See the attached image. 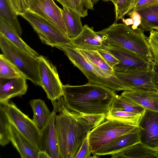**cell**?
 Wrapping results in <instances>:
<instances>
[{"instance_id":"cell-9","label":"cell","mask_w":158,"mask_h":158,"mask_svg":"<svg viewBox=\"0 0 158 158\" xmlns=\"http://www.w3.org/2000/svg\"><path fill=\"white\" fill-rule=\"evenodd\" d=\"M39 72L41 86L45 92L47 98L54 106L57 101L63 96V85L56 68L45 57L40 55Z\"/></svg>"},{"instance_id":"cell-1","label":"cell","mask_w":158,"mask_h":158,"mask_svg":"<svg viewBox=\"0 0 158 158\" xmlns=\"http://www.w3.org/2000/svg\"><path fill=\"white\" fill-rule=\"evenodd\" d=\"M63 88L65 106L70 110L81 114L106 115L117 95L115 91L96 84H67L63 85Z\"/></svg>"},{"instance_id":"cell-34","label":"cell","mask_w":158,"mask_h":158,"mask_svg":"<svg viewBox=\"0 0 158 158\" xmlns=\"http://www.w3.org/2000/svg\"><path fill=\"white\" fill-rule=\"evenodd\" d=\"M97 51L107 64L112 69L119 64L118 60L106 50L100 49Z\"/></svg>"},{"instance_id":"cell-26","label":"cell","mask_w":158,"mask_h":158,"mask_svg":"<svg viewBox=\"0 0 158 158\" xmlns=\"http://www.w3.org/2000/svg\"><path fill=\"white\" fill-rule=\"evenodd\" d=\"M18 16L9 0H0V17L5 20L21 37L22 30Z\"/></svg>"},{"instance_id":"cell-21","label":"cell","mask_w":158,"mask_h":158,"mask_svg":"<svg viewBox=\"0 0 158 158\" xmlns=\"http://www.w3.org/2000/svg\"><path fill=\"white\" fill-rule=\"evenodd\" d=\"M112 158H158V150L139 142L111 155Z\"/></svg>"},{"instance_id":"cell-27","label":"cell","mask_w":158,"mask_h":158,"mask_svg":"<svg viewBox=\"0 0 158 158\" xmlns=\"http://www.w3.org/2000/svg\"><path fill=\"white\" fill-rule=\"evenodd\" d=\"M142 114L111 107L106 115V119H115L138 126Z\"/></svg>"},{"instance_id":"cell-28","label":"cell","mask_w":158,"mask_h":158,"mask_svg":"<svg viewBox=\"0 0 158 158\" xmlns=\"http://www.w3.org/2000/svg\"><path fill=\"white\" fill-rule=\"evenodd\" d=\"M63 6L71 9L81 17L88 15V10L94 9V5L90 0H56Z\"/></svg>"},{"instance_id":"cell-13","label":"cell","mask_w":158,"mask_h":158,"mask_svg":"<svg viewBox=\"0 0 158 158\" xmlns=\"http://www.w3.org/2000/svg\"><path fill=\"white\" fill-rule=\"evenodd\" d=\"M138 126L140 142L158 150V112L145 109Z\"/></svg>"},{"instance_id":"cell-22","label":"cell","mask_w":158,"mask_h":158,"mask_svg":"<svg viewBox=\"0 0 158 158\" xmlns=\"http://www.w3.org/2000/svg\"><path fill=\"white\" fill-rule=\"evenodd\" d=\"M0 33L17 47L31 56L38 58L39 54L28 45L4 19L0 17Z\"/></svg>"},{"instance_id":"cell-17","label":"cell","mask_w":158,"mask_h":158,"mask_svg":"<svg viewBox=\"0 0 158 158\" xmlns=\"http://www.w3.org/2000/svg\"><path fill=\"white\" fill-rule=\"evenodd\" d=\"M140 142L137 126L131 131L118 137L92 153L97 156L111 155Z\"/></svg>"},{"instance_id":"cell-35","label":"cell","mask_w":158,"mask_h":158,"mask_svg":"<svg viewBox=\"0 0 158 158\" xmlns=\"http://www.w3.org/2000/svg\"><path fill=\"white\" fill-rule=\"evenodd\" d=\"M88 135L89 134L85 139L75 158H93L92 156H91L92 152L89 147Z\"/></svg>"},{"instance_id":"cell-25","label":"cell","mask_w":158,"mask_h":158,"mask_svg":"<svg viewBox=\"0 0 158 158\" xmlns=\"http://www.w3.org/2000/svg\"><path fill=\"white\" fill-rule=\"evenodd\" d=\"M29 103L33 113L32 120L41 131L47 123L51 112L44 101L40 99L31 100Z\"/></svg>"},{"instance_id":"cell-14","label":"cell","mask_w":158,"mask_h":158,"mask_svg":"<svg viewBox=\"0 0 158 158\" xmlns=\"http://www.w3.org/2000/svg\"><path fill=\"white\" fill-rule=\"evenodd\" d=\"M28 10L52 24L68 37L62 9L53 0H31Z\"/></svg>"},{"instance_id":"cell-2","label":"cell","mask_w":158,"mask_h":158,"mask_svg":"<svg viewBox=\"0 0 158 158\" xmlns=\"http://www.w3.org/2000/svg\"><path fill=\"white\" fill-rule=\"evenodd\" d=\"M55 119L60 158H75L85 139L94 127L79 114L70 110L62 97Z\"/></svg>"},{"instance_id":"cell-44","label":"cell","mask_w":158,"mask_h":158,"mask_svg":"<svg viewBox=\"0 0 158 158\" xmlns=\"http://www.w3.org/2000/svg\"><path fill=\"white\" fill-rule=\"evenodd\" d=\"M154 30H156V31H158V28H156V29H155Z\"/></svg>"},{"instance_id":"cell-24","label":"cell","mask_w":158,"mask_h":158,"mask_svg":"<svg viewBox=\"0 0 158 158\" xmlns=\"http://www.w3.org/2000/svg\"><path fill=\"white\" fill-rule=\"evenodd\" d=\"M76 49L105 77L109 78L115 76L114 71L113 69L107 64L97 51Z\"/></svg>"},{"instance_id":"cell-15","label":"cell","mask_w":158,"mask_h":158,"mask_svg":"<svg viewBox=\"0 0 158 158\" xmlns=\"http://www.w3.org/2000/svg\"><path fill=\"white\" fill-rule=\"evenodd\" d=\"M70 39L71 44L79 49L97 51L104 49L107 45L102 37L94 31V27L87 24L83 26L82 31L77 36Z\"/></svg>"},{"instance_id":"cell-41","label":"cell","mask_w":158,"mask_h":158,"mask_svg":"<svg viewBox=\"0 0 158 158\" xmlns=\"http://www.w3.org/2000/svg\"><path fill=\"white\" fill-rule=\"evenodd\" d=\"M123 23L126 25L129 26V25H132L133 24V22L131 19L128 18L125 19L124 18L122 20Z\"/></svg>"},{"instance_id":"cell-16","label":"cell","mask_w":158,"mask_h":158,"mask_svg":"<svg viewBox=\"0 0 158 158\" xmlns=\"http://www.w3.org/2000/svg\"><path fill=\"white\" fill-rule=\"evenodd\" d=\"M27 79L23 75L15 78H0V104L4 105L11 98L25 94L28 88Z\"/></svg>"},{"instance_id":"cell-8","label":"cell","mask_w":158,"mask_h":158,"mask_svg":"<svg viewBox=\"0 0 158 158\" xmlns=\"http://www.w3.org/2000/svg\"><path fill=\"white\" fill-rule=\"evenodd\" d=\"M10 123L38 151L40 131L33 122L12 101L3 105Z\"/></svg>"},{"instance_id":"cell-42","label":"cell","mask_w":158,"mask_h":158,"mask_svg":"<svg viewBox=\"0 0 158 158\" xmlns=\"http://www.w3.org/2000/svg\"><path fill=\"white\" fill-rule=\"evenodd\" d=\"M93 5L97 3L99 0H90Z\"/></svg>"},{"instance_id":"cell-19","label":"cell","mask_w":158,"mask_h":158,"mask_svg":"<svg viewBox=\"0 0 158 158\" xmlns=\"http://www.w3.org/2000/svg\"><path fill=\"white\" fill-rule=\"evenodd\" d=\"M141 17L139 27L143 32L158 28V1L143 5L136 9Z\"/></svg>"},{"instance_id":"cell-31","label":"cell","mask_w":158,"mask_h":158,"mask_svg":"<svg viewBox=\"0 0 158 158\" xmlns=\"http://www.w3.org/2000/svg\"><path fill=\"white\" fill-rule=\"evenodd\" d=\"M138 0H111L114 6L115 20L117 23L119 19L122 20L125 15L132 10Z\"/></svg>"},{"instance_id":"cell-10","label":"cell","mask_w":158,"mask_h":158,"mask_svg":"<svg viewBox=\"0 0 158 158\" xmlns=\"http://www.w3.org/2000/svg\"><path fill=\"white\" fill-rule=\"evenodd\" d=\"M103 49L109 52L119 61V64L113 68L114 71L126 73L152 68V64L128 50L108 44Z\"/></svg>"},{"instance_id":"cell-12","label":"cell","mask_w":158,"mask_h":158,"mask_svg":"<svg viewBox=\"0 0 158 158\" xmlns=\"http://www.w3.org/2000/svg\"><path fill=\"white\" fill-rule=\"evenodd\" d=\"M115 77L130 90H144L158 92L155 84V75L152 68L122 73L114 71Z\"/></svg>"},{"instance_id":"cell-38","label":"cell","mask_w":158,"mask_h":158,"mask_svg":"<svg viewBox=\"0 0 158 158\" xmlns=\"http://www.w3.org/2000/svg\"><path fill=\"white\" fill-rule=\"evenodd\" d=\"M152 68L155 75V84L158 92V66L154 62L152 64Z\"/></svg>"},{"instance_id":"cell-39","label":"cell","mask_w":158,"mask_h":158,"mask_svg":"<svg viewBox=\"0 0 158 158\" xmlns=\"http://www.w3.org/2000/svg\"><path fill=\"white\" fill-rule=\"evenodd\" d=\"M158 1V0H138L136 5L133 9H136L143 5Z\"/></svg>"},{"instance_id":"cell-29","label":"cell","mask_w":158,"mask_h":158,"mask_svg":"<svg viewBox=\"0 0 158 158\" xmlns=\"http://www.w3.org/2000/svg\"><path fill=\"white\" fill-rule=\"evenodd\" d=\"M111 107L138 114H142L145 110L140 106L121 95H116L113 101Z\"/></svg>"},{"instance_id":"cell-37","label":"cell","mask_w":158,"mask_h":158,"mask_svg":"<svg viewBox=\"0 0 158 158\" xmlns=\"http://www.w3.org/2000/svg\"><path fill=\"white\" fill-rule=\"evenodd\" d=\"M133 22V24L131 27L133 29H135L138 28L141 23V17L139 14L136 11L133 10L128 14Z\"/></svg>"},{"instance_id":"cell-32","label":"cell","mask_w":158,"mask_h":158,"mask_svg":"<svg viewBox=\"0 0 158 158\" xmlns=\"http://www.w3.org/2000/svg\"><path fill=\"white\" fill-rule=\"evenodd\" d=\"M10 123L5 111L3 105H0V144L2 146L11 141L9 130Z\"/></svg>"},{"instance_id":"cell-30","label":"cell","mask_w":158,"mask_h":158,"mask_svg":"<svg viewBox=\"0 0 158 158\" xmlns=\"http://www.w3.org/2000/svg\"><path fill=\"white\" fill-rule=\"evenodd\" d=\"M23 75L18 68L3 54L0 55V78H15Z\"/></svg>"},{"instance_id":"cell-33","label":"cell","mask_w":158,"mask_h":158,"mask_svg":"<svg viewBox=\"0 0 158 158\" xmlns=\"http://www.w3.org/2000/svg\"><path fill=\"white\" fill-rule=\"evenodd\" d=\"M16 14L21 15L28 9L31 0H9Z\"/></svg>"},{"instance_id":"cell-20","label":"cell","mask_w":158,"mask_h":158,"mask_svg":"<svg viewBox=\"0 0 158 158\" xmlns=\"http://www.w3.org/2000/svg\"><path fill=\"white\" fill-rule=\"evenodd\" d=\"M10 140L22 158H38L39 151L10 123Z\"/></svg>"},{"instance_id":"cell-36","label":"cell","mask_w":158,"mask_h":158,"mask_svg":"<svg viewBox=\"0 0 158 158\" xmlns=\"http://www.w3.org/2000/svg\"><path fill=\"white\" fill-rule=\"evenodd\" d=\"M80 114L87 122L93 125L94 127L104 122L106 116L105 114Z\"/></svg>"},{"instance_id":"cell-18","label":"cell","mask_w":158,"mask_h":158,"mask_svg":"<svg viewBox=\"0 0 158 158\" xmlns=\"http://www.w3.org/2000/svg\"><path fill=\"white\" fill-rule=\"evenodd\" d=\"M121 95L145 109L158 112V92L147 90H135L124 91Z\"/></svg>"},{"instance_id":"cell-5","label":"cell","mask_w":158,"mask_h":158,"mask_svg":"<svg viewBox=\"0 0 158 158\" xmlns=\"http://www.w3.org/2000/svg\"><path fill=\"white\" fill-rule=\"evenodd\" d=\"M0 47L3 54L14 64L25 77L34 84L40 85L39 60L12 43L0 33Z\"/></svg>"},{"instance_id":"cell-43","label":"cell","mask_w":158,"mask_h":158,"mask_svg":"<svg viewBox=\"0 0 158 158\" xmlns=\"http://www.w3.org/2000/svg\"><path fill=\"white\" fill-rule=\"evenodd\" d=\"M102 0L104 1L107 2V1H111V0Z\"/></svg>"},{"instance_id":"cell-40","label":"cell","mask_w":158,"mask_h":158,"mask_svg":"<svg viewBox=\"0 0 158 158\" xmlns=\"http://www.w3.org/2000/svg\"><path fill=\"white\" fill-rule=\"evenodd\" d=\"M38 158H50V157L46 152L39 151Z\"/></svg>"},{"instance_id":"cell-11","label":"cell","mask_w":158,"mask_h":158,"mask_svg":"<svg viewBox=\"0 0 158 158\" xmlns=\"http://www.w3.org/2000/svg\"><path fill=\"white\" fill-rule=\"evenodd\" d=\"M60 103V99L55 103L47 123L40 131L39 139V151L46 152L50 158H60L55 119Z\"/></svg>"},{"instance_id":"cell-7","label":"cell","mask_w":158,"mask_h":158,"mask_svg":"<svg viewBox=\"0 0 158 158\" xmlns=\"http://www.w3.org/2000/svg\"><path fill=\"white\" fill-rule=\"evenodd\" d=\"M31 25L43 43L58 48L71 44L70 39L52 24L28 10L21 15Z\"/></svg>"},{"instance_id":"cell-3","label":"cell","mask_w":158,"mask_h":158,"mask_svg":"<svg viewBox=\"0 0 158 158\" xmlns=\"http://www.w3.org/2000/svg\"><path fill=\"white\" fill-rule=\"evenodd\" d=\"M143 32L140 27L133 29L124 23L114 22L107 28L96 32L107 44L130 51L152 64L154 58L148 38Z\"/></svg>"},{"instance_id":"cell-6","label":"cell","mask_w":158,"mask_h":158,"mask_svg":"<svg viewBox=\"0 0 158 158\" xmlns=\"http://www.w3.org/2000/svg\"><path fill=\"white\" fill-rule=\"evenodd\" d=\"M136 126L115 119H106L89 133V147L92 153Z\"/></svg>"},{"instance_id":"cell-4","label":"cell","mask_w":158,"mask_h":158,"mask_svg":"<svg viewBox=\"0 0 158 158\" xmlns=\"http://www.w3.org/2000/svg\"><path fill=\"white\" fill-rule=\"evenodd\" d=\"M58 48L63 51L73 64L82 72L87 78L88 83L101 85L115 91L129 90L115 76L105 77L71 44L62 45Z\"/></svg>"},{"instance_id":"cell-23","label":"cell","mask_w":158,"mask_h":158,"mask_svg":"<svg viewBox=\"0 0 158 158\" xmlns=\"http://www.w3.org/2000/svg\"><path fill=\"white\" fill-rule=\"evenodd\" d=\"M62 14L68 37L70 39L75 38L80 33L83 28L81 17L71 9L65 6H63L62 9Z\"/></svg>"}]
</instances>
